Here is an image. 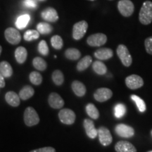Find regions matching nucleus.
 Segmentation results:
<instances>
[{
    "label": "nucleus",
    "instance_id": "24",
    "mask_svg": "<svg viewBox=\"0 0 152 152\" xmlns=\"http://www.w3.org/2000/svg\"><path fill=\"white\" fill-rule=\"evenodd\" d=\"M92 68L96 74L100 75H105L107 73V67L101 61H96L92 64Z\"/></svg>",
    "mask_w": 152,
    "mask_h": 152
},
{
    "label": "nucleus",
    "instance_id": "3",
    "mask_svg": "<svg viewBox=\"0 0 152 152\" xmlns=\"http://www.w3.org/2000/svg\"><path fill=\"white\" fill-rule=\"evenodd\" d=\"M117 7L120 14L124 17L131 16L134 13V6L130 0H120Z\"/></svg>",
    "mask_w": 152,
    "mask_h": 152
},
{
    "label": "nucleus",
    "instance_id": "28",
    "mask_svg": "<svg viewBox=\"0 0 152 152\" xmlns=\"http://www.w3.org/2000/svg\"><path fill=\"white\" fill-rule=\"evenodd\" d=\"M85 110L87 115L90 116L91 118L96 120L99 117V112L97 108L93 104H88L85 107Z\"/></svg>",
    "mask_w": 152,
    "mask_h": 152
},
{
    "label": "nucleus",
    "instance_id": "11",
    "mask_svg": "<svg viewBox=\"0 0 152 152\" xmlns=\"http://www.w3.org/2000/svg\"><path fill=\"white\" fill-rule=\"evenodd\" d=\"M115 131L118 135L121 137L130 138L134 136V128L123 123L117 125L115 128Z\"/></svg>",
    "mask_w": 152,
    "mask_h": 152
},
{
    "label": "nucleus",
    "instance_id": "29",
    "mask_svg": "<svg viewBox=\"0 0 152 152\" xmlns=\"http://www.w3.org/2000/svg\"><path fill=\"white\" fill-rule=\"evenodd\" d=\"M33 65L36 69L40 71H45L47 67V62L42 58L39 56L35 57L33 60Z\"/></svg>",
    "mask_w": 152,
    "mask_h": 152
},
{
    "label": "nucleus",
    "instance_id": "22",
    "mask_svg": "<svg viewBox=\"0 0 152 152\" xmlns=\"http://www.w3.org/2000/svg\"><path fill=\"white\" fill-rule=\"evenodd\" d=\"M35 94V90L30 85H26L23 87L19 92V97L22 100H27L31 98Z\"/></svg>",
    "mask_w": 152,
    "mask_h": 152
},
{
    "label": "nucleus",
    "instance_id": "9",
    "mask_svg": "<svg viewBox=\"0 0 152 152\" xmlns=\"http://www.w3.org/2000/svg\"><path fill=\"white\" fill-rule=\"evenodd\" d=\"M125 85L130 90H137L144 85V80L142 77L135 74L129 75L125 79Z\"/></svg>",
    "mask_w": 152,
    "mask_h": 152
},
{
    "label": "nucleus",
    "instance_id": "10",
    "mask_svg": "<svg viewBox=\"0 0 152 152\" xmlns=\"http://www.w3.org/2000/svg\"><path fill=\"white\" fill-rule=\"evenodd\" d=\"M98 136L100 143L103 146H109L113 141L111 132L106 127L102 126L98 129Z\"/></svg>",
    "mask_w": 152,
    "mask_h": 152
},
{
    "label": "nucleus",
    "instance_id": "41",
    "mask_svg": "<svg viewBox=\"0 0 152 152\" xmlns=\"http://www.w3.org/2000/svg\"><path fill=\"white\" fill-rule=\"evenodd\" d=\"M1 51H2V47H1V45H0V55L1 54Z\"/></svg>",
    "mask_w": 152,
    "mask_h": 152
},
{
    "label": "nucleus",
    "instance_id": "45",
    "mask_svg": "<svg viewBox=\"0 0 152 152\" xmlns=\"http://www.w3.org/2000/svg\"><path fill=\"white\" fill-rule=\"evenodd\" d=\"M110 1H111V0H110Z\"/></svg>",
    "mask_w": 152,
    "mask_h": 152
},
{
    "label": "nucleus",
    "instance_id": "20",
    "mask_svg": "<svg viewBox=\"0 0 152 152\" xmlns=\"http://www.w3.org/2000/svg\"><path fill=\"white\" fill-rule=\"evenodd\" d=\"M28 56V52L23 47H18L15 50V58L18 64H24Z\"/></svg>",
    "mask_w": 152,
    "mask_h": 152
},
{
    "label": "nucleus",
    "instance_id": "26",
    "mask_svg": "<svg viewBox=\"0 0 152 152\" xmlns=\"http://www.w3.org/2000/svg\"><path fill=\"white\" fill-rule=\"evenodd\" d=\"M30 20V17L28 14L21 15L17 18L16 21V26L18 29L22 30L24 29L27 26Z\"/></svg>",
    "mask_w": 152,
    "mask_h": 152
},
{
    "label": "nucleus",
    "instance_id": "8",
    "mask_svg": "<svg viewBox=\"0 0 152 152\" xmlns=\"http://www.w3.org/2000/svg\"><path fill=\"white\" fill-rule=\"evenodd\" d=\"M58 118L62 123L72 125L75 123L76 115L73 111L69 109H63L58 113Z\"/></svg>",
    "mask_w": 152,
    "mask_h": 152
},
{
    "label": "nucleus",
    "instance_id": "5",
    "mask_svg": "<svg viewBox=\"0 0 152 152\" xmlns=\"http://www.w3.org/2000/svg\"><path fill=\"white\" fill-rule=\"evenodd\" d=\"M88 28V23L85 20H81L74 24L73 27V37L75 40H80L84 37Z\"/></svg>",
    "mask_w": 152,
    "mask_h": 152
},
{
    "label": "nucleus",
    "instance_id": "12",
    "mask_svg": "<svg viewBox=\"0 0 152 152\" xmlns=\"http://www.w3.org/2000/svg\"><path fill=\"white\" fill-rule=\"evenodd\" d=\"M113 96V92L109 88H99L94 93V98L99 102H104L110 99Z\"/></svg>",
    "mask_w": 152,
    "mask_h": 152
},
{
    "label": "nucleus",
    "instance_id": "43",
    "mask_svg": "<svg viewBox=\"0 0 152 152\" xmlns=\"http://www.w3.org/2000/svg\"><path fill=\"white\" fill-rule=\"evenodd\" d=\"M87 1H96V0H87Z\"/></svg>",
    "mask_w": 152,
    "mask_h": 152
},
{
    "label": "nucleus",
    "instance_id": "2",
    "mask_svg": "<svg viewBox=\"0 0 152 152\" xmlns=\"http://www.w3.org/2000/svg\"><path fill=\"white\" fill-rule=\"evenodd\" d=\"M117 55L125 67H130L132 65V58L129 52L128 49L124 45H119L116 49Z\"/></svg>",
    "mask_w": 152,
    "mask_h": 152
},
{
    "label": "nucleus",
    "instance_id": "39",
    "mask_svg": "<svg viewBox=\"0 0 152 152\" xmlns=\"http://www.w3.org/2000/svg\"><path fill=\"white\" fill-rule=\"evenodd\" d=\"M23 4L28 8H36L37 2L35 0H24Z\"/></svg>",
    "mask_w": 152,
    "mask_h": 152
},
{
    "label": "nucleus",
    "instance_id": "40",
    "mask_svg": "<svg viewBox=\"0 0 152 152\" xmlns=\"http://www.w3.org/2000/svg\"><path fill=\"white\" fill-rule=\"evenodd\" d=\"M5 87V80L4 76L0 73V88Z\"/></svg>",
    "mask_w": 152,
    "mask_h": 152
},
{
    "label": "nucleus",
    "instance_id": "18",
    "mask_svg": "<svg viewBox=\"0 0 152 152\" xmlns=\"http://www.w3.org/2000/svg\"><path fill=\"white\" fill-rule=\"evenodd\" d=\"M71 87L76 96L81 97V96H83L86 94V87L85 86V85L83 83L78 80L73 81L72 83Z\"/></svg>",
    "mask_w": 152,
    "mask_h": 152
},
{
    "label": "nucleus",
    "instance_id": "33",
    "mask_svg": "<svg viewBox=\"0 0 152 152\" xmlns=\"http://www.w3.org/2000/svg\"><path fill=\"white\" fill-rule=\"evenodd\" d=\"M131 99H132L136 103L139 111L140 112H142V113L146 111V109H147V106H146L145 102H144V101L142 99L140 98V96H138L137 95H134V94L131 95Z\"/></svg>",
    "mask_w": 152,
    "mask_h": 152
},
{
    "label": "nucleus",
    "instance_id": "21",
    "mask_svg": "<svg viewBox=\"0 0 152 152\" xmlns=\"http://www.w3.org/2000/svg\"><path fill=\"white\" fill-rule=\"evenodd\" d=\"M0 73L4 76V78H8L12 76L13 69L9 62L3 61L0 63Z\"/></svg>",
    "mask_w": 152,
    "mask_h": 152
},
{
    "label": "nucleus",
    "instance_id": "25",
    "mask_svg": "<svg viewBox=\"0 0 152 152\" xmlns=\"http://www.w3.org/2000/svg\"><path fill=\"white\" fill-rule=\"evenodd\" d=\"M65 56L69 60H78L81 56V53L77 49L69 48L66 50Z\"/></svg>",
    "mask_w": 152,
    "mask_h": 152
},
{
    "label": "nucleus",
    "instance_id": "6",
    "mask_svg": "<svg viewBox=\"0 0 152 152\" xmlns=\"http://www.w3.org/2000/svg\"><path fill=\"white\" fill-rule=\"evenodd\" d=\"M107 42V37L104 33H95L89 36L87 43L90 47H101Z\"/></svg>",
    "mask_w": 152,
    "mask_h": 152
},
{
    "label": "nucleus",
    "instance_id": "7",
    "mask_svg": "<svg viewBox=\"0 0 152 152\" xmlns=\"http://www.w3.org/2000/svg\"><path fill=\"white\" fill-rule=\"evenodd\" d=\"M4 36L7 41L11 45H18L21 40V35L18 30L14 28H8L4 31Z\"/></svg>",
    "mask_w": 152,
    "mask_h": 152
},
{
    "label": "nucleus",
    "instance_id": "1",
    "mask_svg": "<svg viewBox=\"0 0 152 152\" xmlns=\"http://www.w3.org/2000/svg\"><path fill=\"white\" fill-rule=\"evenodd\" d=\"M139 20L143 25H149L152 22V1H146L143 3L139 14Z\"/></svg>",
    "mask_w": 152,
    "mask_h": 152
},
{
    "label": "nucleus",
    "instance_id": "4",
    "mask_svg": "<svg viewBox=\"0 0 152 152\" xmlns=\"http://www.w3.org/2000/svg\"><path fill=\"white\" fill-rule=\"evenodd\" d=\"M24 121L26 125L29 127L36 125L39 122V115L31 106L28 107L24 112Z\"/></svg>",
    "mask_w": 152,
    "mask_h": 152
},
{
    "label": "nucleus",
    "instance_id": "44",
    "mask_svg": "<svg viewBox=\"0 0 152 152\" xmlns=\"http://www.w3.org/2000/svg\"><path fill=\"white\" fill-rule=\"evenodd\" d=\"M149 152H152V151H149Z\"/></svg>",
    "mask_w": 152,
    "mask_h": 152
},
{
    "label": "nucleus",
    "instance_id": "42",
    "mask_svg": "<svg viewBox=\"0 0 152 152\" xmlns=\"http://www.w3.org/2000/svg\"><path fill=\"white\" fill-rule=\"evenodd\" d=\"M37 1H46V0H37Z\"/></svg>",
    "mask_w": 152,
    "mask_h": 152
},
{
    "label": "nucleus",
    "instance_id": "30",
    "mask_svg": "<svg viewBox=\"0 0 152 152\" xmlns=\"http://www.w3.org/2000/svg\"><path fill=\"white\" fill-rule=\"evenodd\" d=\"M52 80L56 85L60 86L64 82V75L63 73L59 70H56L53 72L52 75Z\"/></svg>",
    "mask_w": 152,
    "mask_h": 152
},
{
    "label": "nucleus",
    "instance_id": "13",
    "mask_svg": "<svg viewBox=\"0 0 152 152\" xmlns=\"http://www.w3.org/2000/svg\"><path fill=\"white\" fill-rule=\"evenodd\" d=\"M41 16L47 22L54 23L58 20V15L56 10L52 7L44 9L41 13Z\"/></svg>",
    "mask_w": 152,
    "mask_h": 152
},
{
    "label": "nucleus",
    "instance_id": "36",
    "mask_svg": "<svg viewBox=\"0 0 152 152\" xmlns=\"http://www.w3.org/2000/svg\"><path fill=\"white\" fill-rule=\"evenodd\" d=\"M38 52L43 56H47L49 54V47L46 41L41 40L38 45Z\"/></svg>",
    "mask_w": 152,
    "mask_h": 152
},
{
    "label": "nucleus",
    "instance_id": "31",
    "mask_svg": "<svg viewBox=\"0 0 152 152\" xmlns=\"http://www.w3.org/2000/svg\"><path fill=\"white\" fill-rule=\"evenodd\" d=\"M39 37V33L37 30H28L24 33L23 38L26 41L30 42L37 39Z\"/></svg>",
    "mask_w": 152,
    "mask_h": 152
},
{
    "label": "nucleus",
    "instance_id": "19",
    "mask_svg": "<svg viewBox=\"0 0 152 152\" xmlns=\"http://www.w3.org/2000/svg\"><path fill=\"white\" fill-rule=\"evenodd\" d=\"M5 99L7 101V102L9 105L11 106H14V107H17L20 104V97H19V95L16 94V92H8L5 95Z\"/></svg>",
    "mask_w": 152,
    "mask_h": 152
},
{
    "label": "nucleus",
    "instance_id": "27",
    "mask_svg": "<svg viewBox=\"0 0 152 152\" xmlns=\"http://www.w3.org/2000/svg\"><path fill=\"white\" fill-rule=\"evenodd\" d=\"M37 30L39 32V34L47 35V34L52 33L53 30V27L48 23L41 22L37 24Z\"/></svg>",
    "mask_w": 152,
    "mask_h": 152
},
{
    "label": "nucleus",
    "instance_id": "38",
    "mask_svg": "<svg viewBox=\"0 0 152 152\" xmlns=\"http://www.w3.org/2000/svg\"><path fill=\"white\" fill-rule=\"evenodd\" d=\"M30 152H56L54 148L51 147H47L43 148H39V149L33 150Z\"/></svg>",
    "mask_w": 152,
    "mask_h": 152
},
{
    "label": "nucleus",
    "instance_id": "16",
    "mask_svg": "<svg viewBox=\"0 0 152 152\" xmlns=\"http://www.w3.org/2000/svg\"><path fill=\"white\" fill-rule=\"evenodd\" d=\"M83 123L87 135L91 139L96 138L98 135V130L94 127V122L90 119H85Z\"/></svg>",
    "mask_w": 152,
    "mask_h": 152
},
{
    "label": "nucleus",
    "instance_id": "32",
    "mask_svg": "<svg viewBox=\"0 0 152 152\" xmlns=\"http://www.w3.org/2000/svg\"><path fill=\"white\" fill-rule=\"evenodd\" d=\"M51 45L53 48L57 49V50H60L64 46V41H63L61 37H60L59 35H54L51 38Z\"/></svg>",
    "mask_w": 152,
    "mask_h": 152
},
{
    "label": "nucleus",
    "instance_id": "35",
    "mask_svg": "<svg viewBox=\"0 0 152 152\" xmlns=\"http://www.w3.org/2000/svg\"><path fill=\"white\" fill-rule=\"evenodd\" d=\"M125 112H126V108L125 106L122 104H118L114 108V113L115 116L118 118H121L125 115Z\"/></svg>",
    "mask_w": 152,
    "mask_h": 152
},
{
    "label": "nucleus",
    "instance_id": "17",
    "mask_svg": "<svg viewBox=\"0 0 152 152\" xmlns=\"http://www.w3.org/2000/svg\"><path fill=\"white\" fill-rule=\"evenodd\" d=\"M95 58L100 61L108 60L113 56V52L110 48H101L99 49L94 53Z\"/></svg>",
    "mask_w": 152,
    "mask_h": 152
},
{
    "label": "nucleus",
    "instance_id": "23",
    "mask_svg": "<svg viewBox=\"0 0 152 152\" xmlns=\"http://www.w3.org/2000/svg\"><path fill=\"white\" fill-rule=\"evenodd\" d=\"M92 62V57L89 55L85 56L84 58H82L79 61V62L77 64V70L78 71H84L87 68L91 65Z\"/></svg>",
    "mask_w": 152,
    "mask_h": 152
},
{
    "label": "nucleus",
    "instance_id": "34",
    "mask_svg": "<svg viewBox=\"0 0 152 152\" xmlns=\"http://www.w3.org/2000/svg\"><path fill=\"white\" fill-rule=\"evenodd\" d=\"M30 81L35 85H39L42 83V76L39 73L36 71H33L30 73Z\"/></svg>",
    "mask_w": 152,
    "mask_h": 152
},
{
    "label": "nucleus",
    "instance_id": "15",
    "mask_svg": "<svg viewBox=\"0 0 152 152\" xmlns=\"http://www.w3.org/2000/svg\"><path fill=\"white\" fill-rule=\"evenodd\" d=\"M117 152H137L135 147L128 141H119L115 145Z\"/></svg>",
    "mask_w": 152,
    "mask_h": 152
},
{
    "label": "nucleus",
    "instance_id": "14",
    "mask_svg": "<svg viewBox=\"0 0 152 152\" xmlns=\"http://www.w3.org/2000/svg\"><path fill=\"white\" fill-rule=\"evenodd\" d=\"M48 102L49 106L53 109H61L64 106V101L59 94L56 92H52L49 94Z\"/></svg>",
    "mask_w": 152,
    "mask_h": 152
},
{
    "label": "nucleus",
    "instance_id": "37",
    "mask_svg": "<svg viewBox=\"0 0 152 152\" xmlns=\"http://www.w3.org/2000/svg\"><path fill=\"white\" fill-rule=\"evenodd\" d=\"M145 49L148 54L152 55V37H147L144 41Z\"/></svg>",
    "mask_w": 152,
    "mask_h": 152
}]
</instances>
